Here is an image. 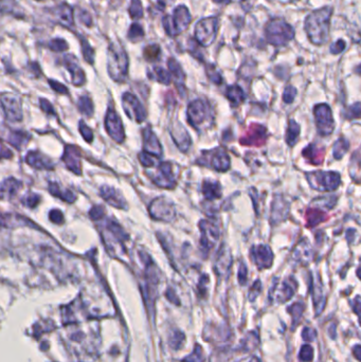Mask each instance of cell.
Wrapping results in <instances>:
<instances>
[{
  "mask_svg": "<svg viewBox=\"0 0 361 362\" xmlns=\"http://www.w3.org/2000/svg\"><path fill=\"white\" fill-rule=\"evenodd\" d=\"M332 12V8H323L307 16L305 31L313 44L323 45L327 42Z\"/></svg>",
  "mask_w": 361,
  "mask_h": 362,
  "instance_id": "cell-1",
  "label": "cell"
},
{
  "mask_svg": "<svg viewBox=\"0 0 361 362\" xmlns=\"http://www.w3.org/2000/svg\"><path fill=\"white\" fill-rule=\"evenodd\" d=\"M267 140V130L259 124H251L245 136L242 137L241 143L244 145L262 146Z\"/></svg>",
  "mask_w": 361,
  "mask_h": 362,
  "instance_id": "cell-11",
  "label": "cell"
},
{
  "mask_svg": "<svg viewBox=\"0 0 361 362\" xmlns=\"http://www.w3.org/2000/svg\"><path fill=\"white\" fill-rule=\"evenodd\" d=\"M210 167L218 172H226L230 168V158L225 149L217 148L210 152Z\"/></svg>",
  "mask_w": 361,
  "mask_h": 362,
  "instance_id": "cell-17",
  "label": "cell"
},
{
  "mask_svg": "<svg viewBox=\"0 0 361 362\" xmlns=\"http://www.w3.org/2000/svg\"><path fill=\"white\" fill-rule=\"evenodd\" d=\"M305 217H306V227L308 228H314L320 222L325 221L329 218L325 212H323L320 209H314V208H310L306 211Z\"/></svg>",
  "mask_w": 361,
  "mask_h": 362,
  "instance_id": "cell-23",
  "label": "cell"
},
{
  "mask_svg": "<svg viewBox=\"0 0 361 362\" xmlns=\"http://www.w3.org/2000/svg\"><path fill=\"white\" fill-rule=\"evenodd\" d=\"M160 55V48L158 45H149L144 49V57L147 60H156Z\"/></svg>",
  "mask_w": 361,
  "mask_h": 362,
  "instance_id": "cell-36",
  "label": "cell"
},
{
  "mask_svg": "<svg viewBox=\"0 0 361 362\" xmlns=\"http://www.w3.org/2000/svg\"><path fill=\"white\" fill-rule=\"evenodd\" d=\"M143 36H144V31L140 24L133 23L129 28V31H128V39L130 41L136 42V41H139V40L143 39Z\"/></svg>",
  "mask_w": 361,
  "mask_h": 362,
  "instance_id": "cell-34",
  "label": "cell"
},
{
  "mask_svg": "<svg viewBox=\"0 0 361 362\" xmlns=\"http://www.w3.org/2000/svg\"><path fill=\"white\" fill-rule=\"evenodd\" d=\"M169 69L171 71V76H173L174 78H175L176 82H177V85L180 86L182 85L183 83V79H184V74L181 70V67L179 66V64L177 63V61L175 59H173V58H170L169 59Z\"/></svg>",
  "mask_w": 361,
  "mask_h": 362,
  "instance_id": "cell-29",
  "label": "cell"
},
{
  "mask_svg": "<svg viewBox=\"0 0 361 362\" xmlns=\"http://www.w3.org/2000/svg\"><path fill=\"white\" fill-rule=\"evenodd\" d=\"M26 138H27V134H23L20 131H16V133H12L11 136L9 137V142L16 146L17 148L19 146H21V144L23 142H26Z\"/></svg>",
  "mask_w": 361,
  "mask_h": 362,
  "instance_id": "cell-38",
  "label": "cell"
},
{
  "mask_svg": "<svg viewBox=\"0 0 361 362\" xmlns=\"http://www.w3.org/2000/svg\"><path fill=\"white\" fill-rule=\"evenodd\" d=\"M40 202H41V198H40V196H37V195H31V196L26 197V199H23L24 205L28 206L29 208L36 207L37 205H39Z\"/></svg>",
  "mask_w": 361,
  "mask_h": 362,
  "instance_id": "cell-47",
  "label": "cell"
},
{
  "mask_svg": "<svg viewBox=\"0 0 361 362\" xmlns=\"http://www.w3.org/2000/svg\"><path fill=\"white\" fill-rule=\"evenodd\" d=\"M199 227H201L203 231L201 247L207 253L211 250V248L215 245L216 241L218 240V229L214 223L207 220H203L201 224H199Z\"/></svg>",
  "mask_w": 361,
  "mask_h": 362,
  "instance_id": "cell-15",
  "label": "cell"
},
{
  "mask_svg": "<svg viewBox=\"0 0 361 362\" xmlns=\"http://www.w3.org/2000/svg\"><path fill=\"white\" fill-rule=\"evenodd\" d=\"M227 97L234 105H240L244 101V91L240 86L234 85L227 89Z\"/></svg>",
  "mask_w": 361,
  "mask_h": 362,
  "instance_id": "cell-28",
  "label": "cell"
},
{
  "mask_svg": "<svg viewBox=\"0 0 361 362\" xmlns=\"http://www.w3.org/2000/svg\"><path fill=\"white\" fill-rule=\"evenodd\" d=\"M128 57L119 43H113L108 50V71L117 82H124L127 77Z\"/></svg>",
  "mask_w": 361,
  "mask_h": 362,
  "instance_id": "cell-2",
  "label": "cell"
},
{
  "mask_svg": "<svg viewBox=\"0 0 361 362\" xmlns=\"http://www.w3.org/2000/svg\"><path fill=\"white\" fill-rule=\"evenodd\" d=\"M64 65L70 71L72 83L76 86H81L85 83V74L79 66L77 59L72 55H66L64 57Z\"/></svg>",
  "mask_w": 361,
  "mask_h": 362,
  "instance_id": "cell-20",
  "label": "cell"
},
{
  "mask_svg": "<svg viewBox=\"0 0 361 362\" xmlns=\"http://www.w3.org/2000/svg\"><path fill=\"white\" fill-rule=\"evenodd\" d=\"M214 3L216 4H221V5H226V4H229L231 0H213Z\"/></svg>",
  "mask_w": 361,
  "mask_h": 362,
  "instance_id": "cell-55",
  "label": "cell"
},
{
  "mask_svg": "<svg viewBox=\"0 0 361 362\" xmlns=\"http://www.w3.org/2000/svg\"><path fill=\"white\" fill-rule=\"evenodd\" d=\"M139 160L141 161V163L144 166V167H149V168H153L156 166V160H157V157L151 155V154H148L146 152H143L139 155Z\"/></svg>",
  "mask_w": 361,
  "mask_h": 362,
  "instance_id": "cell-40",
  "label": "cell"
},
{
  "mask_svg": "<svg viewBox=\"0 0 361 362\" xmlns=\"http://www.w3.org/2000/svg\"><path fill=\"white\" fill-rule=\"evenodd\" d=\"M149 214L157 220L172 221L175 217V209L174 206L167 201L166 198H157L149 207Z\"/></svg>",
  "mask_w": 361,
  "mask_h": 362,
  "instance_id": "cell-8",
  "label": "cell"
},
{
  "mask_svg": "<svg viewBox=\"0 0 361 362\" xmlns=\"http://www.w3.org/2000/svg\"><path fill=\"white\" fill-rule=\"evenodd\" d=\"M0 100H2L7 118L10 121H20L22 118V112L18 97L10 93H4Z\"/></svg>",
  "mask_w": 361,
  "mask_h": 362,
  "instance_id": "cell-13",
  "label": "cell"
},
{
  "mask_svg": "<svg viewBox=\"0 0 361 362\" xmlns=\"http://www.w3.org/2000/svg\"><path fill=\"white\" fill-rule=\"evenodd\" d=\"M143 145H144V151L146 153L151 154L157 158L162 154V148H161V145L157 139V137L149 127L144 129L143 131Z\"/></svg>",
  "mask_w": 361,
  "mask_h": 362,
  "instance_id": "cell-18",
  "label": "cell"
},
{
  "mask_svg": "<svg viewBox=\"0 0 361 362\" xmlns=\"http://www.w3.org/2000/svg\"><path fill=\"white\" fill-rule=\"evenodd\" d=\"M310 186L317 191H334L340 184V175L335 172H314L307 175Z\"/></svg>",
  "mask_w": 361,
  "mask_h": 362,
  "instance_id": "cell-5",
  "label": "cell"
},
{
  "mask_svg": "<svg viewBox=\"0 0 361 362\" xmlns=\"http://www.w3.org/2000/svg\"><path fill=\"white\" fill-rule=\"evenodd\" d=\"M251 258L256 264L259 269L268 268L271 266L273 260V254L270 250V248L265 245H259L252 247L251 251Z\"/></svg>",
  "mask_w": 361,
  "mask_h": 362,
  "instance_id": "cell-16",
  "label": "cell"
},
{
  "mask_svg": "<svg viewBox=\"0 0 361 362\" xmlns=\"http://www.w3.org/2000/svg\"><path fill=\"white\" fill-rule=\"evenodd\" d=\"M79 18L80 20L85 23L86 26H91V22H92V19L90 17V15L87 13L86 11H83V10H79Z\"/></svg>",
  "mask_w": 361,
  "mask_h": 362,
  "instance_id": "cell-51",
  "label": "cell"
},
{
  "mask_svg": "<svg viewBox=\"0 0 361 362\" xmlns=\"http://www.w3.org/2000/svg\"><path fill=\"white\" fill-rule=\"evenodd\" d=\"M105 127L108 135L113 138L116 142L121 143L124 140V129L120 117L117 115V112L113 107H109L107 115L105 118Z\"/></svg>",
  "mask_w": 361,
  "mask_h": 362,
  "instance_id": "cell-10",
  "label": "cell"
},
{
  "mask_svg": "<svg viewBox=\"0 0 361 362\" xmlns=\"http://www.w3.org/2000/svg\"><path fill=\"white\" fill-rule=\"evenodd\" d=\"M123 102V108L125 110L126 115L130 118L137 121L138 123H141L142 121L145 120L146 118V111L140 101L137 98L134 94L126 92L123 94L122 97Z\"/></svg>",
  "mask_w": 361,
  "mask_h": 362,
  "instance_id": "cell-9",
  "label": "cell"
},
{
  "mask_svg": "<svg viewBox=\"0 0 361 362\" xmlns=\"http://www.w3.org/2000/svg\"><path fill=\"white\" fill-rule=\"evenodd\" d=\"M299 135H300V126H299V124H297L294 121H290L287 133H286V142L290 146L294 145Z\"/></svg>",
  "mask_w": 361,
  "mask_h": 362,
  "instance_id": "cell-30",
  "label": "cell"
},
{
  "mask_svg": "<svg viewBox=\"0 0 361 362\" xmlns=\"http://www.w3.org/2000/svg\"><path fill=\"white\" fill-rule=\"evenodd\" d=\"M192 21L189 10L183 6L177 7L173 12V16H165L162 23L166 32L170 36H176L186 30Z\"/></svg>",
  "mask_w": 361,
  "mask_h": 362,
  "instance_id": "cell-4",
  "label": "cell"
},
{
  "mask_svg": "<svg viewBox=\"0 0 361 362\" xmlns=\"http://www.w3.org/2000/svg\"><path fill=\"white\" fill-rule=\"evenodd\" d=\"M203 193H204L205 197L207 199H210V201H213V199L219 198L221 196L220 185L218 182L206 180L203 184Z\"/></svg>",
  "mask_w": 361,
  "mask_h": 362,
  "instance_id": "cell-26",
  "label": "cell"
},
{
  "mask_svg": "<svg viewBox=\"0 0 361 362\" xmlns=\"http://www.w3.org/2000/svg\"><path fill=\"white\" fill-rule=\"evenodd\" d=\"M101 196L105 199V201L116 208H121L124 209L126 207V203L124 201L123 197L121 196V194L119 192H117L115 189L110 188V186H102L101 191Z\"/></svg>",
  "mask_w": 361,
  "mask_h": 362,
  "instance_id": "cell-21",
  "label": "cell"
},
{
  "mask_svg": "<svg viewBox=\"0 0 361 362\" xmlns=\"http://www.w3.org/2000/svg\"><path fill=\"white\" fill-rule=\"evenodd\" d=\"M345 48V43L343 41H338L337 43H335L331 46V52L333 54H338V53H341L343 50Z\"/></svg>",
  "mask_w": 361,
  "mask_h": 362,
  "instance_id": "cell-49",
  "label": "cell"
},
{
  "mask_svg": "<svg viewBox=\"0 0 361 362\" xmlns=\"http://www.w3.org/2000/svg\"><path fill=\"white\" fill-rule=\"evenodd\" d=\"M129 14L133 18H141L143 16V9L140 0H132L129 7Z\"/></svg>",
  "mask_w": 361,
  "mask_h": 362,
  "instance_id": "cell-37",
  "label": "cell"
},
{
  "mask_svg": "<svg viewBox=\"0 0 361 362\" xmlns=\"http://www.w3.org/2000/svg\"><path fill=\"white\" fill-rule=\"evenodd\" d=\"M312 358H313V348L309 345H305L301 349V359H303L304 361H309L312 360Z\"/></svg>",
  "mask_w": 361,
  "mask_h": 362,
  "instance_id": "cell-50",
  "label": "cell"
},
{
  "mask_svg": "<svg viewBox=\"0 0 361 362\" xmlns=\"http://www.w3.org/2000/svg\"><path fill=\"white\" fill-rule=\"evenodd\" d=\"M208 117L209 108L201 100H196V101L190 104L188 108V119L192 126L198 129L202 124L208 119Z\"/></svg>",
  "mask_w": 361,
  "mask_h": 362,
  "instance_id": "cell-12",
  "label": "cell"
},
{
  "mask_svg": "<svg viewBox=\"0 0 361 362\" xmlns=\"http://www.w3.org/2000/svg\"><path fill=\"white\" fill-rule=\"evenodd\" d=\"M303 155L310 163L314 166H319L322 163L323 158H324V149L319 148L318 146L312 144L304 149Z\"/></svg>",
  "mask_w": 361,
  "mask_h": 362,
  "instance_id": "cell-25",
  "label": "cell"
},
{
  "mask_svg": "<svg viewBox=\"0 0 361 362\" xmlns=\"http://www.w3.org/2000/svg\"><path fill=\"white\" fill-rule=\"evenodd\" d=\"M80 133L82 134V136L84 137V139L87 142H91L93 139V133L92 130L86 125V124L83 123V121L80 122Z\"/></svg>",
  "mask_w": 361,
  "mask_h": 362,
  "instance_id": "cell-43",
  "label": "cell"
},
{
  "mask_svg": "<svg viewBox=\"0 0 361 362\" xmlns=\"http://www.w3.org/2000/svg\"><path fill=\"white\" fill-rule=\"evenodd\" d=\"M19 185L20 183L15 180V179H10V180H7L4 182L3 186H2V190L4 192H7L9 193L10 195H13L17 192V190L19 189Z\"/></svg>",
  "mask_w": 361,
  "mask_h": 362,
  "instance_id": "cell-39",
  "label": "cell"
},
{
  "mask_svg": "<svg viewBox=\"0 0 361 362\" xmlns=\"http://www.w3.org/2000/svg\"><path fill=\"white\" fill-rule=\"evenodd\" d=\"M89 215H90L91 219H93V220H99V219L103 218V216H104V208H102L101 206L93 207L89 212Z\"/></svg>",
  "mask_w": 361,
  "mask_h": 362,
  "instance_id": "cell-45",
  "label": "cell"
},
{
  "mask_svg": "<svg viewBox=\"0 0 361 362\" xmlns=\"http://www.w3.org/2000/svg\"><path fill=\"white\" fill-rule=\"evenodd\" d=\"M217 29V17H208L202 19L195 27V37L197 42L205 47L210 46L216 39Z\"/></svg>",
  "mask_w": 361,
  "mask_h": 362,
  "instance_id": "cell-6",
  "label": "cell"
},
{
  "mask_svg": "<svg viewBox=\"0 0 361 362\" xmlns=\"http://www.w3.org/2000/svg\"><path fill=\"white\" fill-rule=\"evenodd\" d=\"M50 48H51L53 51L60 52V51H65V50L68 48V45L64 40L56 39L50 42Z\"/></svg>",
  "mask_w": 361,
  "mask_h": 362,
  "instance_id": "cell-42",
  "label": "cell"
},
{
  "mask_svg": "<svg viewBox=\"0 0 361 362\" xmlns=\"http://www.w3.org/2000/svg\"><path fill=\"white\" fill-rule=\"evenodd\" d=\"M154 73L156 76V80L160 83L169 85L171 83L172 80V76L169 71H167L166 69L161 68V67H156L154 70Z\"/></svg>",
  "mask_w": 361,
  "mask_h": 362,
  "instance_id": "cell-35",
  "label": "cell"
},
{
  "mask_svg": "<svg viewBox=\"0 0 361 362\" xmlns=\"http://www.w3.org/2000/svg\"><path fill=\"white\" fill-rule=\"evenodd\" d=\"M78 106H79V109L81 112H83L84 115L86 116H88L90 117L92 115V112H93V105H92V102H91V100L89 96H87V95H83L79 98V102H78Z\"/></svg>",
  "mask_w": 361,
  "mask_h": 362,
  "instance_id": "cell-32",
  "label": "cell"
},
{
  "mask_svg": "<svg viewBox=\"0 0 361 362\" xmlns=\"http://www.w3.org/2000/svg\"><path fill=\"white\" fill-rule=\"evenodd\" d=\"M296 94H297V90H296L294 87H292V86H288L287 88L285 89L284 94H283L284 101H285L286 103L290 104V103L293 101V98H294Z\"/></svg>",
  "mask_w": 361,
  "mask_h": 362,
  "instance_id": "cell-44",
  "label": "cell"
},
{
  "mask_svg": "<svg viewBox=\"0 0 361 362\" xmlns=\"http://www.w3.org/2000/svg\"><path fill=\"white\" fill-rule=\"evenodd\" d=\"M348 146H350V144H348V142L345 139L338 140L335 143L334 146V157L336 159H341L342 156L347 152Z\"/></svg>",
  "mask_w": 361,
  "mask_h": 362,
  "instance_id": "cell-33",
  "label": "cell"
},
{
  "mask_svg": "<svg viewBox=\"0 0 361 362\" xmlns=\"http://www.w3.org/2000/svg\"><path fill=\"white\" fill-rule=\"evenodd\" d=\"M56 15L59 18V21L64 24V26L70 27L73 24V15H72V10L69 6L67 5H61L60 7L57 8Z\"/></svg>",
  "mask_w": 361,
  "mask_h": 362,
  "instance_id": "cell-27",
  "label": "cell"
},
{
  "mask_svg": "<svg viewBox=\"0 0 361 362\" xmlns=\"http://www.w3.org/2000/svg\"><path fill=\"white\" fill-rule=\"evenodd\" d=\"M239 278H240L241 284H245L246 283V280H247V268H246V266L244 264L241 265Z\"/></svg>",
  "mask_w": 361,
  "mask_h": 362,
  "instance_id": "cell-54",
  "label": "cell"
},
{
  "mask_svg": "<svg viewBox=\"0 0 361 362\" xmlns=\"http://www.w3.org/2000/svg\"><path fill=\"white\" fill-rule=\"evenodd\" d=\"M153 182L156 183L161 188H168L173 189L176 185L175 176L172 170V166L170 163H160L158 164V170L156 172L155 176H153Z\"/></svg>",
  "mask_w": 361,
  "mask_h": 362,
  "instance_id": "cell-14",
  "label": "cell"
},
{
  "mask_svg": "<svg viewBox=\"0 0 361 362\" xmlns=\"http://www.w3.org/2000/svg\"><path fill=\"white\" fill-rule=\"evenodd\" d=\"M348 117L350 119H358L360 117V104L356 103L355 105H353V107H351L350 111H348Z\"/></svg>",
  "mask_w": 361,
  "mask_h": 362,
  "instance_id": "cell-52",
  "label": "cell"
},
{
  "mask_svg": "<svg viewBox=\"0 0 361 362\" xmlns=\"http://www.w3.org/2000/svg\"><path fill=\"white\" fill-rule=\"evenodd\" d=\"M49 84H50V86L52 87V89L55 90L56 92L61 93V94H67L68 93V90H67V88L64 85H61V84H59V83H57V82H55L53 80H50Z\"/></svg>",
  "mask_w": 361,
  "mask_h": 362,
  "instance_id": "cell-48",
  "label": "cell"
},
{
  "mask_svg": "<svg viewBox=\"0 0 361 362\" xmlns=\"http://www.w3.org/2000/svg\"><path fill=\"white\" fill-rule=\"evenodd\" d=\"M41 107H42V109L45 111V112H47V114H49V115H54V110H53V107H52V105L51 104H50L48 101H47V100H41Z\"/></svg>",
  "mask_w": 361,
  "mask_h": 362,
  "instance_id": "cell-53",
  "label": "cell"
},
{
  "mask_svg": "<svg viewBox=\"0 0 361 362\" xmlns=\"http://www.w3.org/2000/svg\"><path fill=\"white\" fill-rule=\"evenodd\" d=\"M50 192H51L52 195L61 198L63 201L67 202V203H73L74 201H76V196H74V194L72 192H70V191L61 192L56 183L50 184Z\"/></svg>",
  "mask_w": 361,
  "mask_h": 362,
  "instance_id": "cell-31",
  "label": "cell"
},
{
  "mask_svg": "<svg viewBox=\"0 0 361 362\" xmlns=\"http://www.w3.org/2000/svg\"><path fill=\"white\" fill-rule=\"evenodd\" d=\"M82 52L85 57V59L88 61L89 64L93 63V49L89 46V44L87 43V41H82Z\"/></svg>",
  "mask_w": 361,
  "mask_h": 362,
  "instance_id": "cell-41",
  "label": "cell"
},
{
  "mask_svg": "<svg viewBox=\"0 0 361 362\" xmlns=\"http://www.w3.org/2000/svg\"><path fill=\"white\" fill-rule=\"evenodd\" d=\"M293 36V28L281 18H275L267 23L266 37L268 43L273 46H284L290 42Z\"/></svg>",
  "mask_w": 361,
  "mask_h": 362,
  "instance_id": "cell-3",
  "label": "cell"
},
{
  "mask_svg": "<svg viewBox=\"0 0 361 362\" xmlns=\"http://www.w3.org/2000/svg\"><path fill=\"white\" fill-rule=\"evenodd\" d=\"M49 218H50V220H51L54 223H56V224H60V223H63V221H64L63 213H61L59 210H52L51 212H50Z\"/></svg>",
  "mask_w": 361,
  "mask_h": 362,
  "instance_id": "cell-46",
  "label": "cell"
},
{
  "mask_svg": "<svg viewBox=\"0 0 361 362\" xmlns=\"http://www.w3.org/2000/svg\"><path fill=\"white\" fill-rule=\"evenodd\" d=\"M28 163L37 170H51L53 166L44 156L37 152H30L26 158Z\"/></svg>",
  "mask_w": 361,
  "mask_h": 362,
  "instance_id": "cell-24",
  "label": "cell"
},
{
  "mask_svg": "<svg viewBox=\"0 0 361 362\" xmlns=\"http://www.w3.org/2000/svg\"><path fill=\"white\" fill-rule=\"evenodd\" d=\"M317 128L320 135L329 136L335 128V122L333 119L332 110L326 104L317 105L314 109Z\"/></svg>",
  "mask_w": 361,
  "mask_h": 362,
  "instance_id": "cell-7",
  "label": "cell"
},
{
  "mask_svg": "<svg viewBox=\"0 0 361 362\" xmlns=\"http://www.w3.org/2000/svg\"><path fill=\"white\" fill-rule=\"evenodd\" d=\"M172 136L181 151L185 152L186 149L189 148V146L191 145L190 136L188 133H186V130L180 125V124H178V125L175 126V128L172 130Z\"/></svg>",
  "mask_w": 361,
  "mask_h": 362,
  "instance_id": "cell-22",
  "label": "cell"
},
{
  "mask_svg": "<svg viewBox=\"0 0 361 362\" xmlns=\"http://www.w3.org/2000/svg\"><path fill=\"white\" fill-rule=\"evenodd\" d=\"M63 161L66 163L67 168L74 174H81V157L79 154V149L76 146L69 145L66 147L65 154L63 156Z\"/></svg>",
  "mask_w": 361,
  "mask_h": 362,
  "instance_id": "cell-19",
  "label": "cell"
}]
</instances>
